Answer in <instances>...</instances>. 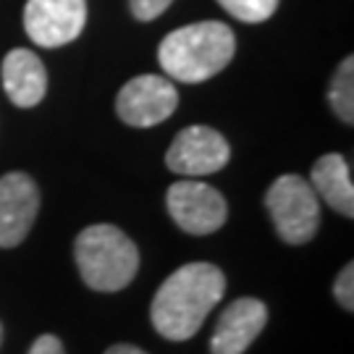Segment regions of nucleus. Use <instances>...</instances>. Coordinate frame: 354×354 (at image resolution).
Segmentation results:
<instances>
[{
	"label": "nucleus",
	"instance_id": "nucleus-1",
	"mask_svg": "<svg viewBox=\"0 0 354 354\" xmlns=\"http://www.w3.org/2000/svg\"><path fill=\"white\" fill-rule=\"evenodd\" d=\"M226 276L213 263H187L155 291L150 304L152 328L168 342H187L203 328L205 317L223 299Z\"/></svg>",
	"mask_w": 354,
	"mask_h": 354
},
{
	"label": "nucleus",
	"instance_id": "nucleus-2",
	"mask_svg": "<svg viewBox=\"0 0 354 354\" xmlns=\"http://www.w3.org/2000/svg\"><path fill=\"white\" fill-rule=\"evenodd\" d=\"M234 53L236 37L231 26L223 21H197L171 32L158 48V61L168 79L197 84L221 74Z\"/></svg>",
	"mask_w": 354,
	"mask_h": 354
},
{
	"label": "nucleus",
	"instance_id": "nucleus-3",
	"mask_svg": "<svg viewBox=\"0 0 354 354\" xmlns=\"http://www.w3.org/2000/svg\"><path fill=\"white\" fill-rule=\"evenodd\" d=\"M79 276L92 291H121L140 270V250L118 226L95 223L74 241Z\"/></svg>",
	"mask_w": 354,
	"mask_h": 354
},
{
	"label": "nucleus",
	"instance_id": "nucleus-4",
	"mask_svg": "<svg viewBox=\"0 0 354 354\" xmlns=\"http://www.w3.org/2000/svg\"><path fill=\"white\" fill-rule=\"evenodd\" d=\"M266 207L276 234L286 244H307L320 228V200L310 181L297 174L279 176L266 192Z\"/></svg>",
	"mask_w": 354,
	"mask_h": 354
},
{
	"label": "nucleus",
	"instance_id": "nucleus-5",
	"mask_svg": "<svg viewBox=\"0 0 354 354\" xmlns=\"http://www.w3.org/2000/svg\"><path fill=\"white\" fill-rule=\"evenodd\" d=\"M178 108L176 84L160 74H142L127 82L115 97L118 118L134 129H150L163 124Z\"/></svg>",
	"mask_w": 354,
	"mask_h": 354
},
{
	"label": "nucleus",
	"instance_id": "nucleus-6",
	"mask_svg": "<svg viewBox=\"0 0 354 354\" xmlns=\"http://www.w3.org/2000/svg\"><path fill=\"white\" fill-rule=\"evenodd\" d=\"M165 205L174 223L192 236L215 234L226 223L228 215L223 194L197 178H181L176 184H171V189L165 194Z\"/></svg>",
	"mask_w": 354,
	"mask_h": 354
},
{
	"label": "nucleus",
	"instance_id": "nucleus-7",
	"mask_svg": "<svg viewBox=\"0 0 354 354\" xmlns=\"http://www.w3.org/2000/svg\"><path fill=\"white\" fill-rule=\"evenodd\" d=\"M87 24V0H26L24 29L39 48H64Z\"/></svg>",
	"mask_w": 354,
	"mask_h": 354
},
{
	"label": "nucleus",
	"instance_id": "nucleus-8",
	"mask_svg": "<svg viewBox=\"0 0 354 354\" xmlns=\"http://www.w3.org/2000/svg\"><path fill=\"white\" fill-rule=\"evenodd\" d=\"M231 160V147L210 127H187L176 134L171 147L165 152V163L178 176H210L226 168Z\"/></svg>",
	"mask_w": 354,
	"mask_h": 354
},
{
	"label": "nucleus",
	"instance_id": "nucleus-9",
	"mask_svg": "<svg viewBox=\"0 0 354 354\" xmlns=\"http://www.w3.org/2000/svg\"><path fill=\"white\" fill-rule=\"evenodd\" d=\"M39 213V189L21 171L0 176V247L13 250L29 236Z\"/></svg>",
	"mask_w": 354,
	"mask_h": 354
},
{
	"label": "nucleus",
	"instance_id": "nucleus-10",
	"mask_svg": "<svg viewBox=\"0 0 354 354\" xmlns=\"http://www.w3.org/2000/svg\"><path fill=\"white\" fill-rule=\"evenodd\" d=\"M268 307L254 297H239L218 317L210 339V354H244L250 344L263 333Z\"/></svg>",
	"mask_w": 354,
	"mask_h": 354
},
{
	"label": "nucleus",
	"instance_id": "nucleus-11",
	"mask_svg": "<svg viewBox=\"0 0 354 354\" xmlns=\"http://www.w3.org/2000/svg\"><path fill=\"white\" fill-rule=\"evenodd\" d=\"M3 89L16 108H35L48 92L45 64L26 48H13L3 58Z\"/></svg>",
	"mask_w": 354,
	"mask_h": 354
},
{
	"label": "nucleus",
	"instance_id": "nucleus-12",
	"mask_svg": "<svg viewBox=\"0 0 354 354\" xmlns=\"http://www.w3.org/2000/svg\"><path fill=\"white\" fill-rule=\"evenodd\" d=\"M310 187L317 194V200L333 207L336 213L354 218V184H352V168L344 160L339 152L320 155L313 165L310 174Z\"/></svg>",
	"mask_w": 354,
	"mask_h": 354
},
{
	"label": "nucleus",
	"instance_id": "nucleus-13",
	"mask_svg": "<svg viewBox=\"0 0 354 354\" xmlns=\"http://www.w3.org/2000/svg\"><path fill=\"white\" fill-rule=\"evenodd\" d=\"M328 102L346 127L354 124V58H344L328 84Z\"/></svg>",
	"mask_w": 354,
	"mask_h": 354
},
{
	"label": "nucleus",
	"instance_id": "nucleus-14",
	"mask_svg": "<svg viewBox=\"0 0 354 354\" xmlns=\"http://www.w3.org/2000/svg\"><path fill=\"white\" fill-rule=\"evenodd\" d=\"M223 8H226L234 19H239L244 24H260L268 21L276 8H279V0H218Z\"/></svg>",
	"mask_w": 354,
	"mask_h": 354
},
{
	"label": "nucleus",
	"instance_id": "nucleus-15",
	"mask_svg": "<svg viewBox=\"0 0 354 354\" xmlns=\"http://www.w3.org/2000/svg\"><path fill=\"white\" fill-rule=\"evenodd\" d=\"M333 297H336V302L342 304L346 313L354 310V266L352 263H346V266L339 270L336 283H333Z\"/></svg>",
	"mask_w": 354,
	"mask_h": 354
},
{
	"label": "nucleus",
	"instance_id": "nucleus-16",
	"mask_svg": "<svg viewBox=\"0 0 354 354\" xmlns=\"http://www.w3.org/2000/svg\"><path fill=\"white\" fill-rule=\"evenodd\" d=\"M171 3H174V0H129L134 19H140V21L158 19L160 13H165V8H168Z\"/></svg>",
	"mask_w": 354,
	"mask_h": 354
},
{
	"label": "nucleus",
	"instance_id": "nucleus-17",
	"mask_svg": "<svg viewBox=\"0 0 354 354\" xmlns=\"http://www.w3.org/2000/svg\"><path fill=\"white\" fill-rule=\"evenodd\" d=\"M29 354H66L64 342L53 333H42L37 342L29 346Z\"/></svg>",
	"mask_w": 354,
	"mask_h": 354
},
{
	"label": "nucleus",
	"instance_id": "nucleus-18",
	"mask_svg": "<svg viewBox=\"0 0 354 354\" xmlns=\"http://www.w3.org/2000/svg\"><path fill=\"white\" fill-rule=\"evenodd\" d=\"M105 354H147V352H142L140 346H131V344H113Z\"/></svg>",
	"mask_w": 354,
	"mask_h": 354
},
{
	"label": "nucleus",
	"instance_id": "nucleus-19",
	"mask_svg": "<svg viewBox=\"0 0 354 354\" xmlns=\"http://www.w3.org/2000/svg\"><path fill=\"white\" fill-rule=\"evenodd\" d=\"M0 342H3V326H0Z\"/></svg>",
	"mask_w": 354,
	"mask_h": 354
}]
</instances>
